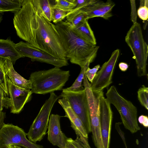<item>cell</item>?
<instances>
[{"label":"cell","instance_id":"obj_1","mask_svg":"<svg viewBox=\"0 0 148 148\" xmlns=\"http://www.w3.org/2000/svg\"><path fill=\"white\" fill-rule=\"evenodd\" d=\"M13 23L20 38L56 58L68 60L55 25L44 17L39 0H22Z\"/></svg>","mask_w":148,"mask_h":148},{"label":"cell","instance_id":"obj_2","mask_svg":"<svg viewBox=\"0 0 148 148\" xmlns=\"http://www.w3.org/2000/svg\"><path fill=\"white\" fill-rule=\"evenodd\" d=\"M60 35L66 58L70 62L78 65L81 69L93 62L96 57L99 46L84 40L72 29L66 21L55 24Z\"/></svg>","mask_w":148,"mask_h":148},{"label":"cell","instance_id":"obj_3","mask_svg":"<svg viewBox=\"0 0 148 148\" xmlns=\"http://www.w3.org/2000/svg\"><path fill=\"white\" fill-rule=\"evenodd\" d=\"M70 76L69 71L56 67L33 72L29 77L32 84L31 90L32 93L45 95L62 90Z\"/></svg>","mask_w":148,"mask_h":148},{"label":"cell","instance_id":"obj_4","mask_svg":"<svg viewBox=\"0 0 148 148\" xmlns=\"http://www.w3.org/2000/svg\"><path fill=\"white\" fill-rule=\"evenodd\" d=\"M125 41L131 49L136 61L138 77L148 76L147 71L148 46L145 41L140 23L133 24L127 32Z\"/></svg>","mask_w":148,"mask_h":148},{"label":"cell","instance_id":"obj_5","mask_svg":"<svg viewBox=\"0 0 148 148\" xmlns=\"http://www.w3.org/2000/svg\"><path fill=\"white\" fill-rule=\"evenodd\" d=\"M106 95L108 101L113 105L119 112L124 127L132 133L139 130L136 107L130 101L123 98L114 85L108 89Z\"/></svg>","mask_w":148,"mask_h":148},{"label":"cell","instance_id":"obj_6","mask_svg":"<svg viewBox=\"0 0 148 148\" xmlns=\"http://www.w3.org/2000/svg\"><path fill=\"white\" fill-rule=\"evenodd\" d=\"M59 98H61L60 95L58 96L54 92L50 93L49 97L42 107L26 133L30 141L36 143L43 139L48 128L50 113L54 104Z\"/></svg>","mask_w":148,"mask_h":148},{"label":"cell","instance_id":"obj_7","mask_svg":"<svg viewBox=\"0 0 148 148\" xmlns=\"http://www.w3.org/2000/svg\"><path fill=\"white\" fill-rule=\"evenodd\" d=\"M66 99L71 108L80 119L88 134L91 132L88 106L85 89L74 91L63 89L60 95Z\"/></svg>","mask_w":148,"mask_h":148},{"label":"cell","instance_id":"obj_8","mask_svg":"<svg viewBox=\"0 0 148 148\" xmlns=\"http://www.w3.org/2000/svg\"><path fill=\"white\" fill-rule=\"evenodd\" d=\"M22 128L12 124L3 123L0 128V148L16 145L24 148H43L41 145L30 141Z\"/></svg>","mask_w":148,"mask_h":148},{"label":"cell","instance_id":"obj_9","mask_svg":"<svg viewBox=\"0 0 148 148\" xmlns=\"http://www.w3.org/2000/svg\"><path fill=\"white\" fill-rule=\"evenodd\" d=\"M119 54V49L114 50L108 60L102 65L97 72L92 82L90 83L93 92L98 93L103 91L112 83L114 70Z\"/></svg>","mask_w":148,"mask_h":148},{"label":"cell","instance_id":"obj_10","mask_svg":"<svg viewBox=\"0 0 148 148\" xmlns=\"http://www.w3.org/2000/svg\"><path fill=\"white\" fill-rule=\"evenodd\" d=\"M16 48L24 57L31 58L32 61L51 64L59 68L69 65L68 60L56 58L49 54L32 46L27 42L21 41L15 44Z\"/></svg>","mask_w":148,"mask_h":148},{"label":"cell","instance_id":"obj_11","mask_svg":"<svg viewBox=\"0 0 148 148\" xmlns=\"http://www.w3.org/2000/svg\"><path fill=\"white\" fill-rule=\"evenodd\" d=\"M100 120L104 148H109L113 114L111 104L104 97L103 91L99 95Z\"/></svg>","mask_w":148,"mask_h":148},{"label":"cell","instance_id":"obj_12","mask_svg":"<svg viewBox=\"0 0 148 148\" xmlns=\"http://www.w3.org/2000/svg\"><path fill=\"white\" fill-rule=\"evenodd\" d=\"M6 79L11 102L10 112L13 114H18L25 104L30 101L32 93L31 90L22 88L15 85L7 77Z\"/></svg>","mask_w":148,"mask_h":148},{"label":"cell","instance_id":"obj_13","mask_svg":"<svg viewBox=\"0 0 148 148\" xmlns=\"http://www.w3.org/2000/svg\"><path fill=\"white\" fill-rule=\"evenodd\" d=\"M61 117L57 114L50 115L48 123L47 139L53 145L59 148H64L68 138L61 129L60 119Z\"/></svg>","mask_w":148,"mask_h":148},{"label":"cell","instance_id":"obj_14","mask_svg":"<svg viewBox=\"0 0 148 148\" xmlns=\"http://www.w3.org/2000/svg\"><path fill=\"white\" fill-rule=\"evenodd\" d=\"M115 5L114 3L110 0L106 2L94 0L89 5L81 9L86 14L88 20L98 17L107 20L112 16V11Z\"/></svg>","mask_w":148,"mask_h":148},{"label":"cell","instance_id":"obj_15","mask_svg":"<svg viewBox=\"0 0 148 148\" xmlns=\"http://www.w3.org/2000/svg\"><path fill=\"white\" fill-rule=\"evenodd\" d=\"M58 103L64 110L65 115L69 120L71 127L74 130L77 137H83L88 139L87 132L82 121L74 112L68 101L64 98L59 99Z\"/></svg>","mask_w":148,"mask_h":148},{"label":"cell","instance_id":"obj_16","mask_svg":"<svg viewBox=\"0 0 148 148\" xmlns=\"http://www.w3.org/2000/svg\"><path fill=\"white\" fill-rule=\"evenodd\" d=\"M4 67L6 76L14 85L26 89L30 90L32 89L30 80L25 79L18 73L14 70L10 60L5 59Z\"/></svg>","mask_w":148,"mask_h":148},{"label":"cell","instance_id":"obj_17","mask_svg":"<svg viewBox=\"0 0 148 148\" xmlns=\"http://www.w3.org/2000/svg\"><path fill=\"white\" fill-rule=\"evenodd\" d=\"M10 39H0V57L10 60L13 65L18 59L24 58L16 48Z\"/></svg>","mask_w":148,"mask_h":148},{"label":"cell","instance_id":"obj_18","mask_svg":"<svg viewBox=\"0 0 148 148\" xmlns=\"http://www.w3.org/2000/svg\"><path fill=\"white\" fill-rule=\"evenodd\" d=\"M71 26L73 30L82 38L86 42L96 45V39L88 20L77 26L73 27L71 25Z\"/></svg>","mask_w":148,"mask_h":148},{"label":"cell","instance_id":"obj_19","mask_svg":"<svg viewBox=\"0 0 148 148\" xmlns=\"http://www.w3.org/2000/svg\"><path fill=\"white\" fill-rule=\"evenodd\" d=\"M66 21L73 27L77 26L88 20L86 14L81 9L74 10L66 17Z\"/></svg>","mask_w":148,"mask_h":148},{"label":"cell","instance_id":"obj_20","mask_svg":"<svg viewBox=\"0 0 148 148\" xmlns=\"http://www.w3.org/2000/svg\"><path fill=\"white\" fill-rule=\"evenodd\" d=\"M22 0H0V13L11 12L15 13L22 6Z\"/></svg>","mask_w":148,"mask_h":148},{"label":"cell","instance_id":"obj_21","mask_svg":"<svg viewBox=\"0 0 148 148\" xmlns=\"http://www.w3.org/2000/svg\"><path fill=\"white\" fill-rule=\"evenodd\" d=\"M90 64H88L84 67L81 69L80 73L74 82L70 87L66 88V89L77 91L82 90L84 88L82 86V83L86 71L89 67Z\"/></svg>","mask_w":148,"mask_h":148},{"label":"cell","instance_id":"obj_22","mask_svg":"<svg viewBox=\"0 0 148 148\" xmlns=\"http://www.w3.org/2000/svg\"><path fill=\"white\" fill-rule=\"evenodd\" d=\"M44 17L49 21H52V7L53 4L49 0H39Z\"/></svg>","mask_w":148,"mask_h":148},{"label":"cell","instance_id":"obj_23","mask_svg":"<svg viewBox=\"0 0 148 148\" xmlns=\"http://www.w3.org/2000/svg\"><path fill=\"white\" fill-rule=\"evenodd\" d=\"M52 5L53 8L66 10H72L75 7V0H56Z\"/></svg>","mask_w":148,"mask_h":148},{"label":"cell","instance_id":"obj_24","mask_svg":"<svg viewBox=\"0 0 148 148\" xmlns=\"http://www.w3.org/2000/svg\"><path fill=\"white\" fill-rule=\"evenodd\" d=\"M72 10H66L52 7V21L55 24L66 18Z\"/></svg>","mask_w":148,"mask_h":148},{"label":"cell","instance_id":"obj_25","mask_svg":"<svg viewBox=\"0 0 148 148\" xmlns=\"http://www.w3.org/2000/svg\"><path fill=\"white\" fill-rule=\"evenodd\" d=\"M5 59L0 57V85L6 95H9L4 67Z\"/></svg>","mask_w":148,"mask_h":148},{"label":"cell","instance_id":"obj_26","mask_svg":"<svg viewBox=\"0 0 148 148\" xmlns=\"http://www.w3.org/2000/svg\"><path fill=\"white\" fill-rule=\"evenodd\" d=\"M138 98L140 104L148 110V88L143 85L137 91Z\"/></svg>","mask_w":148,"mask_h":148},{"label":"cell","instance_id":"obj_27","mask_svg":"<svg viewBox=\"0 0 148 148\" xmlns=\"http://www.w3.org/2000/svg\"><path fill=\"white\" fill-rule=\"evenodd\" d=\"M139 18L144 22L147 20L148 18V0L140 1V6L137 11Z\"/></svg>","mask_w":148,"mask_h":148},{"label":"cell","instance_id":"obj_28","mask_svg":"<svg viewBox=\"0 0 148 148\" xmlns=\"http://www.w3.org/2000/svg\"><path fill=\"white\" fill-rule=\"evenodd\" d=\"M100 68V65L98 64L92 69H90L89 67L87 69L85 75L88 81L90 83L92 82Z\"/></svg>","mask_w":148,"mask_h":148},{"label":"cell","instance_id":"obj_29","mask_svg":"<svg viewBox=\"0 0 148 148\" xmlns=\"http://www.w3.org/2000/svg\"><path fill=\"white\" fill-rule=\"evenodd\" d=\"M64 148H81L79 137H77L75 140L71 138H68Z\"/></svg>","mask_w":148,"mask_h":148},{"label":"cell","instance_id":"obj_30","mask_svg":"<svg viewBox=\"0 0 148 148\" xmlns=\"http://www.w3.org/2000/svg\"><path fill=\"white\" fill-rule=\"evenodd\" d=\"M94 0H75V4L74 10H78L82 9L89 5Z\"/></svg>","mask_w":148,"mask_h":148},{"label":"cell","instance_id":"obj_31","mask_svg":"<svg viewBox=\"0 0 148 148\" xmlns=\"http://www.w3.org/2000/svg\"><path fill=\"white\" fill-rule=\"evenodd\" d=\"M0 99L4 103V107L8 108H10L11 102L10 98L7 96L3 89L0 85Z\"/></svg>","mask_w":148,"mask_h":148},{"label":"cell","instance_id":"obj_32","mask_svg":"<svg viewBox=\"0 0 148 148\" xmlns=\"http://www.w3.org/2000/svg\"><path fill=\"white\" fill-rule=\"evenodd\" d=\"M131 8V19L133 24L137 23V12L135 0H130Z\"/></svg>","mask_w":148,"mask_h":148},{"label":"cell","instance_id":"obj_33","mask_svg":"<svg viewBox=\"0 0 148 148\" xmlns=\"http://www.w3.org/2000/svg\"><path fill=\"white\" fill-rule=\"evenodd\" d=\"M140 124L144 127L147 128L148 127V117L147 116L144 115H140L138 119Z\"/></svg>","mask_w":148,"mask_h":148},{"label":"cell","instance_id":"obj_34","mask_svg":"<svg viewBox=\"0 0 148 148\" xmlns=\"http://www.w3.org/2000/svg\"><path fill=\"white\" fill-rule=\"evenodd\" d=\"M81 148H91L89 144L88 139L83 137H79Z\"/></svg>","mask_w":148,"mask_h":148},{"label":"cell","instance_id":"obj_35","mask_svg":"<svg viewBox=\"0 0 148 148\" xmlns=\"http://www.w3.org/2000/svg\"><path fill=\"white\" fill-rule=\"evenodd\" d=\"M119 66L120 69L123 72L126 71L129 67V65L127 63L123 62L119 63Z\"/></svg>","mask_w":148,"mask_h":148},{"label":"cell","instance_id":"obj_36","mask_svg":"<svg viewBox=\"0 0 148 148\" xmlns=\"http://www.w3.org/2000/svg\"><path fill=\"white\" fill-rule=\"evenodd\" d=\"M5 117V113L2 112L0 113V128L4 123V121Z\"/></svg>","mask_w":148,"mask_h":148},{"label":"cell","instance_id":"obj_37","mask_svg":"<svg viewBox=\"0 0 148 148\" xmlns=\"http://www.w3.org/2000/svg\"><path fill=\"white\" fill-rule=\"evenodd\" d=\"M3 107H4L3 102L2 100L0 99V113L2 112Z\"/></svg>","mask_w":148,"mask_h":148},{"label":"cell","instance_id":"obj_38","mask_svg":"<svg viewBox=\"0 0 148 148\" xmlns=\"http://www.w3.org/2000/svg\"><path fill=\"white\" fill-rule=\"evenodd\" d=\"M12 148H22L21 147L16 145L11 146Z\"/></svg>","mask_w":148,"mask_h":148},{"label":"cell","instance_id":"obj_39","mask_svg":"<svg viewBox=\"0 0 148 148\" xmlns=\"http://www.w3.org/2000/svg\"><path fill=\"white\" fill-rule=\"evenodd\" d=\"M2 16L0 14V23L1 22L3 19Z\"/></svg>","mask_w":148,"mask_h":148},{"label":"cell","instance_id":"obj_40","mask_svg":"<svg viewBox=\"0 0 148 148\" xmlns=\"http://www.w3.org/2000/svg\"><path fill=\"white\" fill-rule=\"evenodd\" d=\"M7 148H12L11 146H9Z\"/></svg>","mask_w":148,"mask_h":148}]
</instances>
